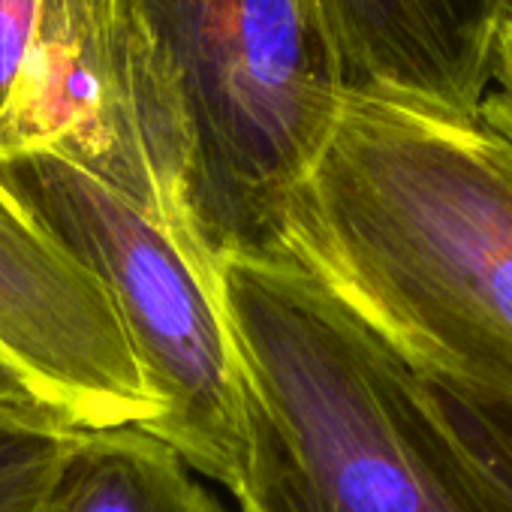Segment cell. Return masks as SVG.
Instances as JSON below:
<instances>
[{"label": "cell", "mask_w": 512, "mask_h": 512, "mask_svg": "<svg viewBox=\"0 0 512 512\" xmlns=\"http://www.w3.org/2000/svg\"><path fill=\"white\" fill-rule=\"evenodd\" d=\"M341 103L308 0H46L19 139L154 211L214 278L290 256Z\"/></svg>", "instance_id": "obj_1"}, {"label": "cell", "mask_w": 512, "mask_h": 512, "mask_svg": "<svg viewBox=\"0 0 512 512\" xmlns=\"http://www.w3.org/2000/svg\"><path fill=\"white\" fill-rule=\"evenodd\" d=\"M287 253L419 377L512 404V145L482 121L344 94Z\"/></svg>", "instance_id": "obj_2"}, {"label": "cell", "mask_w": 512, "mask_h": 512, "mask_svg": "<svg viewBox=\"0 0 512 512\" xmlns=\"http://www.w3.org/2000/svg\"><path fill=\"white\" fill-rule=\"evenodd\" d=\"M214 287L238 377V512H500L425 380L311 269L238 256Z\"/></svg>", "instance_id": "obj_3"}, {"label": "cell", "mask_w": 512, "mask_h": 512, "mask_svg": "<svg viewBox=\"0 0 512 512\" xmlns=\"http://www.w3.org/2000/svg\"><path fill=\"white\" fill-rule=\"evenodd\" d=\"M0 184L112 302L142 380L160 404L142 431L190 470L232 488L241 410L214 278L154 211L55 154L0 157Z\"/></svg>", "instance_id": "obj_4"}, {"label": "cell", "mask_w": 512, "mask_h": 512, "mask_svg": "<svg viewBox=\"0 0 512 512\" xmlns=\"http://www.w3.org/2000/svg\"><path fill=\"white\" fill-rule=\"evenodd\" d=\"M0 353L82 428H145L160 413L97 278L4 184Z\"/></svg>", "instance_id": "obj_5"}, {"label": "cell", "mask_w": 512, "mask_h": 512, "mask_svg": "<svg viewBox=\"0 0 512 512\" xmlns=\"http://www.w3.org/2000/svg\"><path fill=\"white\" fill-rule=\"evenodd\" d=\"M344 94L479 121L512 0H308Z\"/></svg>", "instance_id": "obj_6"}, {"label": "cell", "mask_w": 512, "mask_h": 512, "mask_svg": "<svg viewBox=\"0 0 512 512\" xmlns=\"http://www.w3.org/2000/svg\"><path fill=\"white\" fill-rule=\"evenodd\" d=\"M58 512H226L190 467L142 428H82Z\"/></svg>", "instance_id": "obj_7"}, {"label": "cell", "mask_w": 512, "mask_h": 512, "mask_svg": "<svg viewBox=\"0 0 512 512\" xmlns=\"http://www.w3.org/2000/svg\"><path fill=\"white\" fill-rule=\"evenodd\" d=\"M79 437L64 410L0 404V512H58Z\"/></svg>", "instance_id": "obj_8"}, {"label": "cell", "mask_w": 512, "mask_h": 512, "mask_svg": "<svg viewBox=\"0 0 512 512\" xmlns=\"http://www.w3.org/2000/svg\"><path fill=\"white\" fill-rule=\"evenodd\" d=\"M425 389L440 431L473 485L500 512H512V404L461 395L428 380Z\"/></svg>", "instance_id": "obj_9"}, {"label": "cell", "mask_w": 512, "mask_h": 512, "mask_svg": "<svg viewBox=\"0 0 512 512\" xmlns=\"http://www.w3.org/2000/svg\"><path fill=\"white\" fill-rule=\"evenodd\" d=\"M46 0H0V157L10 148V136L28 91Z\"/></svg>", "instance_id": "obj_10"}, {"label": "cell", "mask_w": 512, "mask_h": 512, "mask_svg": "<svg viewBox=\"0 0 512 512\" xmlns=\"http://www.w3.org/2000/svg\"><path fill=\"white\" fill-rule=\"evenodd\" d=\"M479 121L488 130H494L503 142L512 145V31L503 40L500 58H497V73H494V82L482 103Z\"/></svg>", "instance_id": "obj_11"}, {"label": "cell", "mask_w": 512, "mask_h": 512, "mask_svg": "<svg viewBox=\"0 0 512 512\" xmlns=\"http://www.w3.org/2000/svg\"><path fill=\"white\" fill-rule=\"evenodd\" d=\"M0 404H10V407H55L40 392V386L7 353H0ZM55 410H61V407H55Z\"/></svg>", "instance_id": "obj_12"}]
</instances>
